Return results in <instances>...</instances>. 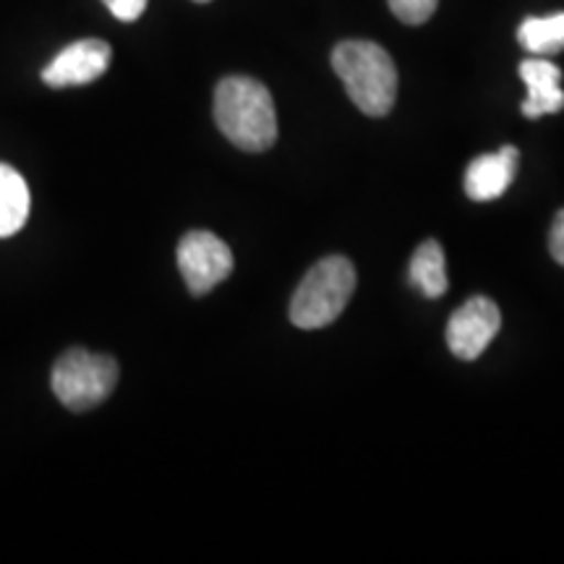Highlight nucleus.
<instances>
[{
	"mask_svg": "<svg viewBox=\"0 0 564 564\" xmlns=\"http://www.w3.org/2000/svg\"><path fill=\"white\" fill-rule=\"evenodd\" d=\"M215 123L243 152H267L278 141L270 89L251 76H228L215 89Z\"/></svg>",
	"mask_w": 564,
	"mask_h": 564,
	"instance_id": "obj_1",
	"label": "nucleus"
},
{
	"mask_svg": "<svg viewBox=\"0 0 564 564\" xmlns=\"http://www.w3.org/2000/svg\"><path fill=\"white\" fill-rule=\"evenodd\" d=\"M333 68L350 102L371 118H382L398 100V68L382 45L345 40L333 51Z\"/></svg>",
	"mask_w": 564,
	"mask_h": 564,
	"instance_id": "obj_2",
	"label": "nucleus"
},
{
	"mask_svg": "<svg viewBox=\"0 0 564 564\" xmlns=\"http://www.w3.org/2000/svg\"><path fill=\"white\" fill-rule=\"evenodd\" d=\"M356 291V267L345 257H327L303 274L291 301V322L299 329H322L345 312Z\"/></svg>",
	"mask_w": 564,
	"mask_h": 564,
	"instance_id": "obj_3",
	"label": "nucleus"
},
{
	"mask_svg": "<svg viewBox=\"0 0 564 564\" xmlns=\"http://www.w3.org/2000/svg\"><path fill=\"white\" fill-rule=\"evenodd\" d=\"M118 377H121V369H118V361L112 356L70 348L55 361L51 384L55 398L68 411L84 413L110 398L118 384Z\"/></svg>",
	"mask_w": 564,
	"mask_h": 564,
	"instance_id": "obj_4",
	"label": "nucleus"
},
{
	"mask_svg": "<svg viewBox=\"0 0 564 564\" xmlns=\"http://www.w3.org/2000/svg\"><path fill=\"white\" fill-rule=\"evenodd\" d=\"M178 270L194 295L215 291L232 272V251L215 232L192 230L178 243Z\"/></svg>",
	"mask_w": 564,
	"mask_h": 564,
	"instance_id": "obj_5",
	"label": "nucleus"
},
{
	"mask_svg": "<svg viewBox=\"0 0 564 564\" xmlns=\"http://www.w3.org/2000/svg\"><path fill=\"white\" fill-rule=\"evenodd\" d=\"M502 327V312L497 303L484 295L468 299L457 312L449 316L447 345L453 356L460 361H476Z\"/></svg>",
	"mask_w": 564,
	"mask_h": 564,
	"instance_id": "obj_6",
	"label": "nucleus"
},
{
	"mask_svg": "<svg viewBox=\"0 0 564 564\" xmlns=\"http://www.w3.org/2000/svg\"><path fill=\"white\" fill-rule=\"evenodd\" d=\"M110 58L112 51L105 40H79L42 68V82L53 89L91 84L108 70Z\"/></svg>",
	"mask_w": 564,
	"mask_h": 564,
	"instance_id": "obj_7",
	"label": "nucleus"
},
{
	"mask_svg": "<svg viewBox=\"0 0 564 564\" xmlns=\"http://www.w3.org/2000/svg\"><path fill=\"white\" fill-rule=\"evenodd\" d=\"M520 152L514 147H502L494 154H481L465 171V194L474 202L499 199L512 186L518 173Z\"/></svg>",
	"mask_w": 564,
	"mask_h": 564,
	"instance_id": "obj_8",
	"label": "nucleus"
},
{
	"mask_svg": "<svg viewBox=\"0 0 564 564\" xmlns=\"http://www.w3.org/2000/svg\"><path fill=\"white\" fill-rule=\"evenodd\" d=\"M520 79L528 84V100L523 102L525 118H541L560 112L564 108V91H562V70L552 61L528 58L520 63Z\"/></svg>",
	"mask_w": 564,
	"mask_h": 564,
	"instance_id": "obj_9",
	"label": "nucleus"
},
{
	"mask_svg": "<svg viewBox=\"0 0 564 564\" xmlns=\"http://www.w3.org/2000/svg\"><path fill=\"white\" fill-rule=\"evenodd\" d=\"M30 188L13 167L0 162V238L17 236L30 217Z\"/></svg>",
	"mask_w": 564,
	"mask_h": 564,
	"instance_id": "obj_10",
	"label": "nucleus"
},
{
	"mask_svg": "<svg viewBox=\"0 0 564 564\" xmlns=\"http://www.w3.org/2000/svg\"><path fill=\"white\" fill-rule=\"evenodd\" d=\"M411 282L426 299H442L447 293V262L436 241H426L411 259Z\"/></svg>",
	"mask_w": 564,
	"mask_h": 564,
	"instance_id": "obj_11",
	"label": "nucleus"
},
{
	"mask_svg": "<svg viewBox=\"0 0 564 564\" xmlns=\"http://www.w3.org/2000/svg\"><path fill=\"white\" fill-rule=\"evenodd\" d=\"M518 40L528 53L541 55V58L562 53L564 51V11L554 13V17L525 19L518 30Z\"/></svg>",
	"mask_w": 564,
	"mask_h": 564,
	"instance_id": "obj_12",
	"label": "nucleus"
},
{
	"mask_svg": "<svg viewBox=\"0 0 564 564\" xmlns=\"http://www.w3.org/2000/svg\"><path fill=\"white\" fill-rule=\"evenodd\" d=\"M440 0H390V11L403 24H423L434 17Z\"/></svg>",
	"mask_w": 564,
	"mask_h": 564,
	"instance_id": "obj_13",
	"label": "nucleus"
},
{
	"mask_svg": "<svg viewBox=\"0 0 564 564\" xmlns=\"http://www.w3.org/2000/svg\"><path fill=\"white\" fill-rule=\"evenodd\" d=\"M102 3L121 21H137L147 9V0H102Z\"/></svg>",
	"mask_w": 564,
	"mask_h": 564,
	"instance_id": "obj_14",
	"label": "nucleus"
},
{
	"mask_svg": "<svg viewBox=\"0 0 564 564\" xmlns=\"http://www.w3.org/2000/svg\"><path fill=\"white\" fill-rule=\"evenodd\" d=\"M549 251H552L554 262L564 267V209L556 212L552 230H549Z\"/></svg>",
	"mask_w": 564,
	"mask_h": 564,
	"instance_id": "obj_15",
	"label": "nucleus"
},
{
	"mask_svg": "<svg viewBox=\"0 0 564 564\" xmlns=\"http://www.w3.org/2000/svg\"><path fill=\"white\" fill-rule=\"evenodd\" d=\"M194 3H209V0H194Z\"/></svg>",
	"mask_w": 564,
	"mask_h": 564,
	"instance_id": "obj_16",
	"label": "nucleus"
}]
</instances>
